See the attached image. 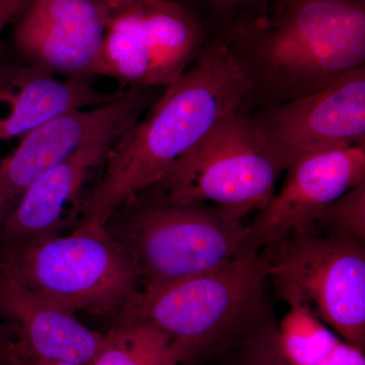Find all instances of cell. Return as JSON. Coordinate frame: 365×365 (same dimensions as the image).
Listing matches in <instances>:
<instances>
[{
	"instance_id": "5",
	"label": "cell",
	"mask_w": 365,
	"mask_h": 365,
	"mask_svg": "<svg viewBox=\"0 0 365 365\" xmlns=\"http://www.w3.org/2000/svg\"><path fill=\"white\" fill-rule=\"evenodd\" d=\"M0 275L71 313L118 312L139 292L135 267L106 227L2 245Z\"/></svg>"
},
{
	"instance_id": "14",
	"label": "cell",
	"mask_w": 365,
	"mask_h": 365,
	"mask_svg": "<svg viewBox=\"0 0 365 365\" xmlns=\"http://www.w3.org/2000/svg\"><path fill=\"white\" fill-rule=\"evenodd\" d=\"M124 90L105 93L88 78L61 81L30 63H0V143L21 138L68 113L113 102Z\"/></svg>"
},
{
	"instance_id": "10",
	"label": "cell",
	"mask_w": 365,
	"mask_h": 365,
	"mask_svg": "<svg viewBox=\"0 0 365 365\" xmlns=\"http://www.w3.org/2000/svg\"><path fill=\"white\" fill-rule=\"evenodd\" d=\"M155 88L130 86L116 100L68 113L21 137L0 158V230L21 197L48 170L83 144L106 133L125 134L155 104Z\"/></svg>"
},
{
	"instance_id": "1",
	"label": "cell",
	"mask_w": 365,
	"mask_h": 365,
	"mask_svg": "<svg viewBox=\"0 0 365 365\" xmlns=\"http://www.w3.org/2000/svg\"><path fill=\"white\" fill-rule=\"evenodd\" d=\"M250 91L248 78L225 41H208L181 78L113 144L100 180L81 206L79 225L105 227L211 132L246 111Z\"/></svg>"
},
{
	"instance_id": "15",
	"label": "cell",
	"mask_w": 365,
	"mask_h": 365,
	"mask_svg": "<svg viewBox=\"0 0 365 365\" xmlns=\"http://www.w3.org/2000/svg\"><path fill=\"white\" fill-rule=\"evenodd\" d=\"M0 312L18 326V349L30 356L88 365L105 335L86 328L76 314L40 299L0 275Z\"/></svg>"
},
{
	"instance_id": "7",
	"label": "cell",
	"mask_w": 365,
	"mask_h": 365,
	"mask_svg": "<svg viewBox=\"0 0 365 365\" xmlns=\"http://www.w3.org/2000/svg\"><path fill=\"white\" fill-rule=\"evenodd\" d=\"M282 170L248 114L241 111L182 155L150 189L172 202L212 204L242 222L267 205Z\"/></svg>"
},
{
	"instance_id": "11",
	"label": "cell",
	"mask_w": 365,
	"mask_h": 365,
	"mask_svg": "<svg viewBox=\"0 0 365 365\" xmlns=\"http://www.w3.org/2000/svg\"><path fill=\"white\" fill-rule=\"evenodd\" d=\"M279 193L247 227L250 251L267 248L304 227L327 206L365 182V145L313 153L288 168Z\"/></svg>"
},
{
	"instance_id": "4",
	"label": "cell",
	"mask_w": 365,
	"mask_h": 365,
	"mask_svg": "<svg viewBox=\"0 0 365 365\" xmlns=\"http://www.w3.org/2000/svg\"><path fill=\"white\" fill-rule=\"evenodd\" d=\"M105 227L128 254L141 289L215 270L250 251L241 220L212 204L172 202L151 189Z\"/></svg>"
},
{
	"instance_id": "19",
	"label": "cell",
	"mask_w": 365,
	"mask_h": 365,
	"mask_svg": "<svg viewBox=\"0 0 365 365\" xmlns=\"http://www.w3.org/2000/svg\"><path fill=\"white\" fill-rule=\"evenodd\" d=\"M190 13L202 26L206 36L225 38L242 25L266 16L271 0H193Z\"/></svg>"
},
{
	"instance_id": "12",
	"label": "cell",
	"mask_w": 365,
	"mask_h": 365,
	"mask_svg": "<svg viewBox=\"0 0 365 365\" xmlns=\"http://www.w3.org/2000/svg\"><path fill=\"white\" fill-rule=\"evenodd\" d=\"M110 11L97 0H26L14 41L26 63L68 78H88Z\"/></svg>"
},
{
	"instance_id": "2",
	"label": "cell",
	"mask_w": 365,
	"mask_h": 365,
	"mask_svg": "<svg viewBox=\"0 0 365 365\" xmlns=\"http://www.w3.org/2000/svg\"><path fill=\"white\" fill-rule=\"evenodd\" d=\"M222 40L251 86L247 113L289 102L365 67V1L288 0Z\"/></svg>"
},
{
	"instance_id": "8",
	"label": "cell",
	"mask_w": 365,
	"mask_h": 365,
	"mask_svg": "<svg viewBox=\"0 0 365 365\" xmlns=\"http://www.w3.org/2000/svg\"><path fill=\"white\" fill-rule=\"evenodd\" d=\"M202 26L174 0H143L110 14L88 76L122 86L167 88L181 78L207 43Z\"/></svg>"
},
{
	"instance_id": "25",
	"label": "cell",
	"mask_w": 365,
	"mask_h": 365,
	"mask_svg": "<svg viewBox=\"0 0 365 365\" xmlns=\"http://www.w3.org/2000/svg\"><path fill=\"white\" fill-rule=\"evenodd\" d=\"M288 1V0H271V7L275 6V4H280V2ZM345 1H365V0H345Z\"/></svg>"
},
{
	"instance_id": "22",
	"label": "cell",
	"mask_w": 365,
	"mask_h": 365,
	"mask_svg": "<svg viewBox=\"0 0 365 365\" xmlns=\"http://www.w3.org/2000/svg\"><path fill=\"white\" fill-rule=\"evenodd\" d=\"M14 365H79L71 364V362L57 361V360H49L44 359H38V357L30 356L20 351L18 348L7 351Z\"/></svg>"
},
{
	"instance_id": "9",
	"label": "cell",
	"mask_w": 365,
	"mask_h": 365,
	"mask_svg": "<svg viewBox=\"0 0 365 365\" xmlns=\"http://www.w3.org/2000/svg\"><path fill=\"white\" fill-rule=\"evenodd\" d=\"M248 116L283 170L313 153L365 145V67L324 90Z\"/></svg>"
},
{
	"instance_id": "6",
	"label": "cell",
	"mask_w": 365,
	"mask_h": 365,
	"mask_svg": "<svg viewBox=\"0 0 365 365\" xmlns=\"http://www.w3.org/2000/svg\"><path fill=\"white\" fill-rule=\"evenodd\" d=\"M262 251L268 277L288 307L306 309L365 352V244L304 225Z\"/></svg>"
},
{
	"instance_id": "16",
	"label": "cell",
	"mask_w": 365,
	"mask_h": 365,
	"mask_svg": "<svg viewBox=\"0 0 365 365\" xmlns=\"http://www.w3.org/2000/svg\"><path fill=\"white\" fill-rule=\"evenodd\" d=\"M278 328L290 365H365V352L348 344L306 309L289 307Z\"/></svg>"
},
{
	"instance_id": "23",
	"label": "cell",
	"mask_w": 365,
	"mask_h": 365,
	"mask_svg": "<svg viewBox=\"0 0 365 365\" xmlns=\"http://www.w3.org/2000/svg\"><path fill=\"white\" fill-rule=\"evenodd\" d=\"M101 4H103L108 9L110 14L116 13V11H123L132 6L139 4L143 0H97Z\"/></svg>"
},
{
	"instance_id": "20",
	"label": "cell",
	"mask_w": 365,
	"mask_h": 365,
	"mask_svg": "<svg viewBox=\"0 0 365 365\" xmlns=\"http://www.w3.org/2000/svg\"><path fill=\"white\" fill-rule=\"evenodd\" d=\"M227 365H290L281 344L279 328L270 311L252 332L228 350Z\"/></svg>"
},
{
	"instance_id": "3",
	"label": "cell",
	"mask_w": 365,
	"mask_h": 365,
	"mask_svg": "<svg viewBox=\"0 0 365 365\" xmlns=\"http://www.w3.org/2000/svg\"><path fill=\"white\" fill-rule=\"evenodd\" d=\"M260 253L246 252L208 272L137 292L120 323L150 325L167 335L182 365H194L239 344L268 314Z\"/></svg>"
},
{
	"instance_id": "17",
	"label": "cell",
	"mask_w": 365,
	"mask_h": 365,
	"mask_svg": "<svg viewBox=\"0 0 365 365\" xmlns=\"http://www.w3.org/2000/svg\"><path fill=\"white\" fill-rule=\"evenodd\" d=\"M88 365H182L167 335L150 325L120 323Z\"/></svg>"
},
{
	"instance_id": "24",
	"label": "cell",
	"mask_w": 365,
	"mask_h": 365,
	"mask_svg": "<svg viewBox=\"0 0 365 365\" xmlns=\"http://www.w3.org/2000/svg\"><path fill=\"white\" fill-rule=\"evenodd\" d=\"M0 365H14L13 360L9 353H0Z\"/></svg>"
},
{
	"instance_id": "13",
	"label": "cell",
	"mask_w": 365,
	"mask_h": 365,
	"mask_svg": "<svg viewBox=\"0 0 365 365\" xmlns=\"http://www.w3.org/2000/svg\"><path fill=\"white\" fill-rule=\"evenodd\" d=\"M122 135L112 132L91 139L34 182L2 225V244L59 235L76 211L81 213L86 182L103 169L113 144Z\"/></svg>"
},
{
	"instance_id": "18",
	"label": "cell",
	"mask_w": 365,
	"mask_h": 365,
	"mask_svg": "<svg viewBox=\"0 0 365 365\" xmlns=\"http://www.w3.org/2000/svg\"><path fill=\"white\" fill-rule=\"evenodd\" d=\"M306 225L326 237L365 244V182L319 211Z\"/></svg>"
},
{
	"instance_id": "21",
	"label": "cell",
	"mask_w": 365,
	"mask_h": 365,
	"mask_svg": "<svg viewBox=\"0 0 365 365\" xmlns=\"http://www.w3.org/2000/svg\"><path fill=\"white\" fill-rule=\"evenodd\" d=\"M26 0H0V38L4 30L14 23Z\"/></svg>"
}]
</instances>
